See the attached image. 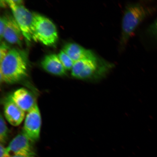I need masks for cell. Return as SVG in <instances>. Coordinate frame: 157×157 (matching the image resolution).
<instances>
[{"label":"cell","mask_w":157,"mask_h":157,"mask_svg":"<svg viewBox=\"0 0 157 157\" xmlns=\"http://www.w3.org/2000/svg\"><path fill=\"white\" fill-rule=\"evenodd\" d=\"M154 6L146 1L128 4L125 7L121 22L119 50L122 52L129 39L143 21L156 9Z\"/></svg>","instance_id":"cell-1"},{"label":"cell","mask_w":157,"mask_h":157,"mask_svg":"<svg viewBox=\"0 0 157 157\" xmlns=\"http://www.w3.org/2000/svg\"><path fill=\"white\" fill-rule=\"evenodd\" d=\"M9 6L23 36L29 41H34L33 22L34 15L23 5H17L12 0L6 1Z\"/></svg>","instance_id":"cell-5"},{"label":"cell","mask_w":157,"mask_h":157,"mask_svg":"<svg viewBox=\"0 0 157 157\" xmlns=\"http://www.w3.org/2000/svg\"><path fill=\"white\" fill-rule=\"evenodd\" d=\"M33 34L34 41H39L47 46L57 42L58 36L56 25L50 19L42 15L33 13Z\"/></svg>","instance_id":"cell-4"},{"label":"cell","mask_w":157,"mask_h":157,"mask_svg":"<svg viewBox=\"0 0 157 157\" xmlns=\"http://www.w3.org/2000/svg\"><path fill=\"white\" fill-rule=\"evenodd\" d=\"M114 64L98 56L74 63L71 75L78 79L98 82L105 78Z\"/></svg>","instance_id":"cell-3"},{"label":"cell","mask_w":157,"mask_h":157,"mask_svg":"<svg viewBox=\"0 0 157 157\" xmlns=\"http://www.w3.org/2000/svg\"><path fill=\"white\" fill-rule=\"evenodd\" d=\"M28 59L26 54L18 49H10L1 62V82L13 84L24 79L28 73Z\"/></svg>","instance_id":"cell-2"},{"label":"cell","mask_w":157,"mask_h":157,"mask_svg":"<svg viewBox=\"0 0 157 157\" xmlns=\"http://www.w3.org/2000/svg\"><path fill=\"white\" fill-rule=\"evenodd\" d=\"M41 64L44 70L50 74L58 76L64 75L66 74L65 68L56 54L47 55Z\"/></svg>","instance_id":"cell-12"},{"label":"cell","mask_w":157,"mask_h":157,"mask_svg":"<svg viewBox=\"0 0 157 157\" xmlns=\"http://www.w3.org/2000/svg\"><path fill=\"white\" fill-rule=\"evenodd\" d=\"M41 117L37 104L28 112L25 117L23 132L31 142L34 143L40 137Z\"/></svg>","instance_id":"cell-6"},{"label":"cell","mask_w":157,"mask_h":157,"mask_svg":"<svg viewBox=\"0 0 157 157\" xmlns=\"http://www.w3.org/2000/svg\"><path fill=\"white\" fill-rule=\"evenodd\" d=\"M4 112L6 119L10 124L13 126H17L20 124L25 117V112L9 97L5 101Z\"/></svg>","instance_id":"cell-9"},{"label":"cell","mask_w":157,"mask_h":157,"mask_svg":"<svg viewBox=\"0 0 157 157\" xmlns=\"http://www.w3.org/2000/svg\"><path fill=\"white\" fill-rule=\"evenodd\" d=\"M32 143L23 132L16 136L7 147L10 152H13L14 155L25 157L35 156L36 153Z\"/></svg>","instance_id":"cell-7"},{"label":"cell","mask_w":157,"mask_h":157,"mask_svg":"<svg viewBox=\"0 0 157 157\" xmlns=\"http://www.w3.org/2000/svg\"><path fill=\"white\" fill-rule=\"evenodd\" d=\"M63 50L74 62L93 58L97 56L93 51L84 48L76 43H70L66 44Z\"/></svg>","instance_id":"cell-11"},{"label":"cell","mask_w":157,"mask_h":157,"mask_svg":"<svg viewBox=\"0 0 157 157\" xmlns=\"http://www.w3.org/2000/svg\"><path fill=\"white\" fill-rule=\"evenodd\" d=\"M10 152L7 147H5L4 145L1 144L0 145V157H11Z\"/></svg>","instance_id":"cell-18"},{"label":"cell","mask_w":157,"mask_h":157,"mask_svg":"<svg viewBox=\"0 0 157 157\" xmlns=\"http://www.w3.org/2000/svg\"><path fill=\"white\" fill-rule=\"evenodd\" d=\"M9 97L25 112L28 113L37 104L32 94L25 88L15 90Z\"/></svg>","instance_id":"cell-8"},{"label":"cell","mask_w":157,"mask_h":157,"mask_svg":"<svg viewBox=\"0 0 157 157\" xmlns=\"http://www.w3.org/2000/svg\"><path fill=\"white\" fill-rule=\"evenodd\" d=\"M58 56L66 70H71L75 62L70 56L63 50L60 51Z\"/></svg>","instance_id":"cell-14"},{"label":"cell","mask_w":157,"mask_h":157,"mask_svg":"<svg viewBox=\"0 0 157 157\" xmlns=\"http://www.w3.org/2000/svg\"><path fill=\"white\" fill-rule=\"evenodd\" d=\"M7 21V17L3 16L1 17L0 19V36L1 39L3 38L4 32L6 25Z\"/></svg>","instance_id":"cell-17"},{"label":"cell","mask_w":157,"mask_h":157,"mask_svg":"<svg viewBox=\"0 0 157 157\" xmlns=\"http://www.w3.org/2000/svg\"><path fill=\"white\" fill-rule=\"evenodd\" d=\"M147 32L150 36L157 40V18L148 27Z\"/></svg>","instance_id":"cell-15"},{"label":"cell","mask_w":157,"mask_h":157,"mask_svg":"<svg viewBox=\"0 0 157 157\" xmlns=\"http://www.w3.org/2000/svg\"><path fill=\"white\" fill-rule=\"evenodd\" d=\"M10 50L9 47L5 42L1 43L0 47V62L3 59Z\"/></svg>","instance_id":"cell-16"},{"label":"cell","mask_w":157,"mask_h":157,"mask_svg":"<svg viewBox=\"0 0 157 157\" xmlns=\"http://www.w3.org/2000/svg\"><path fill=\"white\" fill-rule=\"evenodd\" d=\"M24 37L14 17L11 16L7 17L3 38L10 44L21 46Z\"/></svg>","instance_id":"cell-10"},{"label":"cell","mask_w":157,"mask_h":157,"mask_svg":"<svg viewBox=\"0 0 157 157\" xmlns=\"http://www.w3.org/2000/svg\"><path fill=\"white\" fill-rule=\"evenodd\" d=\"M11 157H23V156H16V155H13V156H12ZM36 157V156H32V157Z\"/></svg>","instance_id":"cell-19"},{"label":"cell","mask_w":157,"mask_h":157,"mask_svg":"<svg viewBox=\"0 0 157 157\" xmlns=\"http://www.w3.org/2000/svg\"><path fill=\"white\" fill-rule=\"evenodd\" d=\"M9 130L4 119L2 115L0 117V141L1 144H4L8 138Z\"/></svg>","instance_id":"cell-13"}]
</instances>
